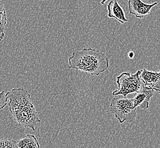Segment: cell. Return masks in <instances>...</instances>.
<instances>
[{
  "mask_svg": "<svg viewBox=\"0 0 160 148\" xmlns=\"http://www.w3.org/2000/svg\"><path fill=\"white\" fill-rule=\"evenodd\" d=\"M19 148H41L35 136L28 134L18 142Z\"/></svg>",
  "mask_w": 160,
  "mask_h": 148,
  "instance_id": "cell-10",
  "label": "cell"
},
{
  "mask_svg": "<svg viewBox=\"0 0 160 148\" xmlns=\"http://www.w3.org/2000/svg\"><path fill=\"white\" fill-rule=\"evenodd\" d=\"M7 21L6 12L4 9L3 3L0 0V41H1L5 37L3 30L7 23Z\"/></svg>",
  "mask_w": 160,
  "mask_h": 148,
  "instance_id": "cell-11",
  "label": "cell"
},
{
  "mask_svg": "<svg viewBox=\"0 0 160 148\" xmlns=\"http://www.w3.org/2000/svg\"><path fill=\"white\" fill-rule=\"evenodd\" d=\"M157 4V2L148 4L142 0H128L129 13L138 18L147 17L151 13V9Z\"/></svg>",
  "mask_w": 160,
  "mask_h": 148,
  "instance_id": "cell-6",
  "label": "cell"
},
{
  "mask_svg": "<svg viewBox=\"0 0 160 148\" xmlns=\"http://www.w3.org/2000/svg\"><path fill=\"white\" fill-rule=\"evenodd\" d=\"M68 64L72 70L99 76L108 69L109 61L104 52L96 48H85L74 52L68 59Z\"/></svg>",
  "mask_w": 160,
  "mask_h": 148,
  "instance_id": "cell-1",
  "label": "cell"
},
{
  "mask_svg": "<svg viewBox=\"0 0 160 148\" xmlns=\"http://www.w3.org/2000/svg\"><path fill=\"white\" fill-rule=\"evenodd\" d=\"M153 94V90L145 86L141 91L136 94L133 99L134 106L136 108L139 106L142 110H148L149 106L150 100Z\"/></svg>",
  "mask_w": 160,
  "mask_h": 148,
  "instance_id": "cell-8",
  "label": "cell"
},
{
  "mask_svg": "<svg viewBox=\"0 0 160 148\" xmlns=\"http://www.w3.org/2000/svg\"><path fill=\"white\" fill-rule=\"evenodd\" d=\"M10 112L19 126L29 128L34 131L37 124L41 121L33 103L15 109Z\"/></svg>",
  "mask_w": 160,
  "mask_h": 148,
  "instance_id": "cell-4",
  "label": "cell"
},
{
  "mask_svg": "<svg viewBox=\"0 0 160 148\" xmlns=\"http://www.w3.org/2000/svg\"><path fill=\"white\" fill-rule=\"evenodd\" d=\"M128 57H129L130 58H133L134 57H135V54H134V52H130L129 53V54H128Z\"/></svg>",
  "mask_w": 160,
  "mask_h": 148,
  "instance_id": "cell-14",
  "label": "cell"
},
{
  "mask_svg": "<svg viewBox=\"0 0 160 148\" xmlns=\"http://www.w3.org/2000/svg\"><path fill=\"white\" fill-rule=\"evenodd\" d=\"M107 1H108V0H102L101 4H102V5H104V3H106Z\"/></svg>",
  "mask_w": 160,
  "mask_h": 148,
  "instance_id": "cell-15",
  "label": "cell"
},
{
  "mask_svg": "<svg viewBox=\"0 0 160 148\" xmlns=\"http://www.w3.org/2000/svg\"><path fill=\"white\" fill-rule=\"evenodd\" d=\"M110 111L120 124L131 123L137 116V108L134 106L133 99L113 98L111 102Z\"/></svg>",
  "mask_w": 160,
  "mask_h": 148,
  "instance_id": "cell-3",
  "label": "cell"
},
{
  "mask_svg": "<svg viewBox=\"0 0 160 148\" xmlns=\"http://www.w3.org/2000/svg\"><path fill=\"white\" fill-rule=\"evenodd\" d=\"M6 94L7 93L5 91H2L0 92V110H2L8 104V99Z\"/></svg>",
  "mask_w": 160,
  "mask_h": 148,
  "instance_id": "cell-13",
  "label": "cell"
},
{
  "mask_svg": "<svg viewBox=\"0 0 160 148\" xmlns=\"http://www.w3.org/2000/svg\"><path fill=\"white\" fill-rule=\"evenodd\" d=\"M140 78L145 87L160 93V70L158 72H153L144 68L142 70Z\"/></svg>",
  "mask_w": 160,
  "mask_h": 148,
  "instance_id": "cell-7",
  "label": "cell"
},
{
  "mask_svg": "<svg viewBox=\"0 0 160 148\" xmlns=\"http://www.w3.org/2000/svg\"><path fill=\"white\" fill-rule=\"evenodd\" d=\"M6 95L9 100L10 112L33 103L29 92L22 88H13L11 91L7 92Z\"/></svg>",
  "mask_w": 160,
  "mask_h": 148,
  "instance_id": "cell-5",
  "label": "cell"
},
{
  "mask_svg": "<svg viewBox=\"0 0 160 148\" xmlns=\"http://www.w3.org/2000/svg\"><path fill=\"white\" fill-rule=\"evenodd\" d=\"M107 10L108 16L109 18H115L122 24L128 22V19L125 17L124 10L116 0H113L109 2L107 5Z\"/></svg>",
  "mask_w": 160,
  "mask_h": 148,
  "instance_id": "cell-9",
  "label": "cell"
},
{
  "mask_svg": "<svg viewBox=\"0 0 160 148\" xmlns=\"http://www.w3.org/2000/svg\"><path fill=\"white\" fill-rule=\"evenodd\" d=\"M141 72L142 70H139L134 74L127 72L120 74L116 80L118 89L113 91L112 95H122L124 98H127L129 94L140 92L145 87V84L140 78Z\"/></svg>",
  "mask_w": 160,
  "mask_h": 148,
  "instance_id": "cell-2",
  "label": "cell"
},
{
  "mask_svg": "<svg viewBox=\"0 0 160 148\" xmlns=\"http://www.w3.org/2000/svg\"><path fill=\"white\" fill-rule=\"evenodd\" d=\"M0 148H19L18 142L12 139H2L0 140Z\"/></svg>",
  "mask_w": 160,
  "mask_h": 148,
  "instance_id": "cell-12",
  "label": "cell"
}]
</instances>
